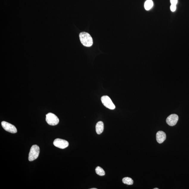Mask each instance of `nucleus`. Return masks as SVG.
Segmentation results:
<instances>
[{
    "mask_svg": "<svg viewBox=\"0 0 189 189\" xmlns=\"http://www.w3.org/2000/svg\"><path fill=\"white\" fill-rule=\"evenodd\" d=\"M153 5L154 4L152 0H148L145 3V8L146 10H149L152 8Z\"/></svg>",
    "mask_w": 189,
    "mask_h": 189,
    "instance_id": "obj_10",
    "label": "nucleus"
},
{
    "mask_svg": "<svg viewBox=\"0 0 189 189\" xmlns=\"http://www.w3.org/2000/svg\"><path fill=\"white\" fill-rule=\"evenodd\" d=\"M103 104L104 106L111 110H113L115 108V106L112 100L108 96H103L101 98Z\"/></svg>",
    "mask_w": 189,
    "mask_h": 189,
    "instance_id": "obj_4",
    "label": "nucleus"
},
{
    "mask_svg": "<svg viewBox=\"0 0 189 189\" xmlns=\"http://www.w3.org/2000/svg\"><path fill=\"white\" fill-rule=\"evenodd\" d=\"M165 133L163 131H159L156 134V140L157 142L160 144L163 143L166 139Z\"/></svg>",
    "mask_w": 189,
    "mask_h": 189,
    "instance_id": "obj_8",
    "label": "nucleus"
},
{
    "mask_svg": "<svg viewBox=\"0 0 189 189\" xmlns=\"http://www.w3.org/2000/svg\"><path fill=\"white\" fill-rule=\"evenodd\" d=\"M46 120L49 125L54 126L58 124L59 120L58 117L53 113H49L46 115Z\"/></svg>",
    "mask_w": 189,
    "mask_h": 189,
    "instance_id": "obj_3",
    "label": "nucleus"
},
{
    "mask_svg": "<svg viewBox=\"0 0 189 189\" xmlns=\"http://www.w3.org/2000/svg\"><path fill=\"white\" fill-rule=\"evenodd\" d=\"M53 144L57 148L61 149H64L68 146L69 143L65 140L57 138L55 139L54 141Z\"/></svg>",
    "mask_w": 189,
    "mask_h": 189,
    "instance_id": "obj_6",
    "label": "nucleus"
},
{
    "mask_svg": "<svg viewBox=\"0 0 189 189\" xmlns=\"http://www.w3.org/2000/svg\"><path fill=\"white\" fill-rule=\"evenodd\" d=\"M90 189H97V188H91Z\"/></svg>",
    "mask_w": 189,
    "mask_h": 189,
    "instance_id": "obj_15",
    "label": "nucleus"
},
{
    "mask_svg": "<svg viewBox=\"0 0 189 189\" xmlns=\"http://www.w3.org/2000/svg\"><path fill=\"white\" fill-rule=\"evenodd\" d=\"M170 1L171 4L176 5L178 2V0H170Z\"/></svg>",
    "mask_w": 189,
    "mask_h": 189,
    "instance_id": "obj_14",
    "label": "nucleus"
},
{
    "mask_svg": "<svg viewBox=\"0 0 189 189\" xmlns=\"http://www.w3.org/2000/svg\"><path fill=\"white\" fill-rule=\"evenodd\" d=\"M179 117L177 115L175 114L171 115L167 118L166 122L170 126H174L176 124L178 121Z\"/></svg>",
    "mask_w": 189,
    "mask_h": 189,
    "instance_id": "obj_7",
    "label": "nucleus"
},
{
    "mask_svg": "<svg viewBox=\"0 0 189 189\" xmlns=\"http://www.w3.org/2000/svg\"><path fill=\"white\" fill-rule=\"evenodd\" d=\"M79 38L82 44L85 46L90 47L92 46L93 43V40L88 33L81 32L79 34Z\"/></svg>",
    "mask_w": 189,
    "mask_h": 189,
    "instance_id": "obj_1",
    "label": "nucleus"
},
{
    "mask_svg": "<svg viewBox=\"0 0 189 189\" xmlns=\"http://www.w3.org/2000/svg\"><path fill=\"white\" fill-rule=\"evenodd\" d=\"M104 130V124L102 121H99L97 123L96 126V130L97 134H102Z\"/></svg>",
    "mask_w": 189,
    "mask_h": 189,
    "instance_id": "obj_9",
    "label": "nucleus"
},
{
    "mask_svg": "<svg viewBox=\"0 0 189 189\" xmlns=\"http://www.w3.org/2000/svg\"><path fill=\"white\" fill-rule=\"evenodd\" d=\"M170 9L171 11L172 12H174L176 11V5L174 4H171L170 7Z\"/></svg>",
    "mask_w": 189,
    "mask_h": 189,
    "instance_id": "obj_13",
    "label": "nucleus"
},
{
    "mask_svg": "<svg viewBox=\"0 0 189 189\" xmlns=\"http://www.w3.org/2000/svg\"><path fill=\"white\" fill-rule=\"evenodd\" d=\"M1 125L3 128L5 130L10 133L15 134L17 132V129L14 125L10 124V123L3 121L2 122Z\"/></svg>",
    "mask_w": 189,
    "mask_h": 189,
    "instance_id": "obj_5",
    "label": "nucleus"
},
{
    "mask_svg": "<svg viewBox=\"0 0 189 189\" xmlns=\"http://www.w3.org/2000/svg\"><path fill=\"white\" fill-rule=\"evenodd\" d=\"M158 188H154V189H158Z\"/></svg>",
    "mask_w": 189,
    "mask_h": 189,
    "instance_id": "obj_16",
    "label": "nucleus"
},
{
    "mask_svg": "<svg viewBox=\"0 0 189 189\" xmlns=\"http://www.w3.org/2000/svg\"><path fill=\"white\" fill-rule=\"evenodd\" d=\"M122 182L123 183L127 185H132L134 183V181L132 179L129 177H125L123 178Z\"/></svg>",
    "mask_w": 189,
    "mask_h": 189,
    "instance_id": "obj_11",
    "label": "nucleus"
},
{
    "mask_svg": "<svg viewBox=\"0 0 189 189\" xmlns=\"http://www.w3.org/2000/svg\"><path fill=\"white\" fill-rule=\"evenodd\" d=\"M95 171H96L97 174L99 176H103L105 175V172L104 170L100 167H97L95 169Z\"/></svg>",
    "mask_w": 189,
    "mask_h": 189,
    "instance_id": "obj_12",
    "label": "nucleus"
},
{
    "mask_svg": "<svg viewBox=\"0 0 189 189\" xmlns=\"http://www.w3.org/2000/svg\"><path fill=\"white\" fill-rule=\"evenodd\" d=\"M40 148L37 145H33L32 146L29 154V160L32 161L37 159L40 153Z\"/></svg>",
    "mask_w": 189,
    "mask_h": 189,
    "instance_id": "obj_2",
    "label": "nucleus"
}]
</instances>
